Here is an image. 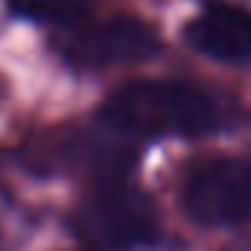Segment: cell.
<instances>
[{
	"instance_id": "1",
	"label": "cell",
	"mask_w": 251,
	"mask_h": 251,
	"mask_svg": "<svg viewBox=\"0 0 251 251\" xmlns=\"http://www.w3.org/2000/svg\"><path fill=\"white\" fill-rule=\"evenodd\" d=\"M100 120L123 137H201L225 123V108L199 85L137 79L100 105Z\"/></svg>"
},
{
	"instance_id": "2",
	"label": "cell",
	"mask_w": 251,
	"mask_h": 251,
	"mask_svg": "<svg viewBox=\"0 0 251 251\" xmlns=\"http://www.w3.org/2000/svg\"><path fill=\"white\" fill-rule=\"evenodd\" d=\"M73 228L94 249L120 251L152 243L161 231V222L155 201L143 190L108 181L79 204L73 213Z\"/></svg>"
},
{
	"instance_id": "3",
	"label": "cell",
	"mask_w": 251,
	"mask_h": 251,
	"mask_svg": "<svg viewBox=\"0 0 251 251\" xmlns=\"http://www.w3.org/2000/svg\"><path fill=\"white\" fill-rule=\"evenodd\" d=\"M64 62L85 70H105L117 64H137L158 56V32L131 15H111L102 21L76 24L56 41Z\"/></svg>"
},
{
	"instance_id": "4",
	"label": "cell",
	"mask_w": 251,
	"mask_h": 251,
	"mask_svg": "<svg viewBox=\"0 0 251 251\" xmlns=\"http://www.w3.org/2000/svg\"><path fill=\"white\" fill-rule=\"evenodd\" d=\"M181 204L199 225L251 222V161L210 158L196 164L184 178Z\"/></svg>"
},
{
	"instance_id": "5",
	"label": "cell",
	"mask_w": 251,
	"mask_h": 251,
	"mask_svg": "<svg viewBox=\"0 0 251 251\" xmlns=\"http://www.w3.org/2000/svg\"><path fill=\"white\" fill-rule=\"evenodd\" d=\"M184 41L216 62L246 64L251 62V12L240 6H210L187 24Z\"/></svg>"
},
{
	"instance_id": "6",
	"label": "cell",
	"mask_w": 251,
	"mask_h": 251,
	"mask_svg": "<svg viewBox=\"0 0 251 251\" xmlns=\"http://www.w3.org/2000/svg\"><path fill=\"white\" fill-rule=\"evenodd\" d=\"M6 6L26 21L53 24V26H76L94 9V0H6Z\"/></svg>"
}]
</instances>
